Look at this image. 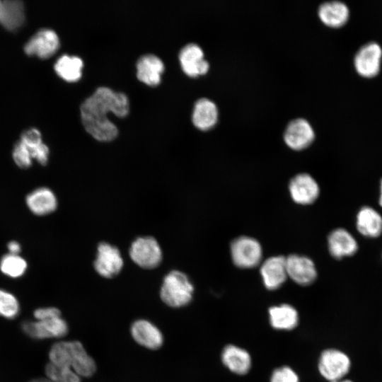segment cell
I'll use <instances>...</instances> for the list:
<instances>
[{
  "label": "cell",
  "mask_w": 382,
  "mask_h": 382,
  "mask_svg": "<svg viewBox=\"0 0 382 382\" xmlns=\"http://www.w3.org/2000/svg\"><path fill=\"white\" fill-rule=\"evenodd\" d=\"M127 96L101 86L87 98L81 105V121L86 130L96 139L108 141L117 135V128L106 116L112 112L118 117L129 112Z\"/></svg>",
  "instance_id": "obj_1"
},
{
  "label": "cell",
  "mask_w": 382,
  "mask_h": 382,
  "mask_svg": "<svg viewBox=\"0 0 382 382\" xmlns=\"http://www.w3.org/2000/svg\"><path fill=\"white\" fill-rule=\"evenodd\" d=\"M50 363L69 368L80 377H91L96 371V364L79 341H59L49 352Z\"/></svg>",
  "instance_id": "obj_2"
},
{
  "label": "cell",
  "mask_w": 382,
  "mask_h": 382,
  "mask_svg": "<svg viewBox=\"0 0 382 382\" xmlns=\"http://www.w3.org/2000/svg\"><path fill=\"white\" fill-rule=\"evenodd\" d=\"M33 316L35 320H25L21 323L23 331L31 338H60L67 334L68 325L58 308H39L34 311Z\"/></svg>",
  "instance_id": "obj_3"
},
{
  "label": "cell",
  "mask_w": 382,
  "mask_h": 382,
  "mask_svg": "<svg viewBox=\"0 0 382 382\" xmlns=\"http://www.w3.org/2000/svg\"><path fill=\"white\" fill-rule=\"evenodd\" d=\"M193 291V285L187 275L182 272L173 270L164 277L160 296L167 306L180 308L191 302Z\"/></svg>",
  "instance_id": "obj_4"
},
{
  "label": "cell",
  "mask_w": 382,
  "mask_h": 382,
  "mask_svg": "<svg viewBox=\"0 0 382 382\" xmlns=\"http://www.w3.org/2000/svg\"><path fill=\"white\" fill-rule=\"evenodd\" d=\"M351 368L349 357L342 351L334 348L323 350L318 359L320 374L330 382L344 378Z\"/></svg>",
  "instance_id": "obj_5"
},
{
  "label": "cell",
  "mask_w": 382,
  "mask_h": 382,
  "mask_svg": "<svg viewBox=\"0 0 382 382\" xmlns=\"http://www.w3.org/2000/svg\"><path fill=\"white\" fill-rule=\"evenodd\" d=\"M231 255L233 263L241 268H252L257 265L262 255V247L255 238L241 236L233 241Z\"/></svg>",
  "instance_id": "obj_6"
},
{
  "label": "cell",
  "mask_w": 382,
  "mask_h": 382,
  "mask_svg": "<svg viewBox=\"0 0 382 382\" xmlns=\"http://www.w3.org/2000/svg\"><path fill=\"white\" fill-rule=\"evenodd\" d=\"M129 255L137 265L144 269L156 267L162 258L161 248L152 237L136 239L131 245Z\"/></svg>",
  "instance_id": "obj_7"
},
{
  "label": "cell",
  "mask_w": 382,
  "mask_h": 382,
  "mask_svg": "<svg viewBox=\"0 0 382 382\" xmlns=\"http://www.w3.org/2000/svg\"><path fill=\"white\" fill-rule=\"evenodd\" d=\"M381 58L382 49L380 45L376 42H367L357 52L354 58V68L363 77H374L380 71Z\"/></svg>",
  "instance_id": "obj_8"
},
{
  "label": "cell",
  "mask_w": 382,
  "mask_h": 382,
  "mask_svg": "<svg viewBox=\"0 0 382 382\" xmlns=\"http://www.w3.org/2000/svg\"><path fill=\"white\" fill-rule=\"evenodd\" d=\"M123 266L119 250L107 243L98 246V254L94 262L96 271L102 277L112 278L117 275Z\"/></svg>",
  "instance_id": "obj_9"
},
{
  "label": "cell",
  "mask_w": 382,
  "mask_h": 382,
  "mask_svg": "<svg viewBox=\"0 0 382 382\" xmlns=\"http://www.w3.org/2000/svg\"><path fill=\"white\" fill-rule=\"evenodd\" d=\"M287 276L295 283L307 286L317 277V271L312 260L306 256L291 255L286 257Z\"/></svg>",
  "instance_id": "obj_10"
},
{
  "label": "cell",
  "mask_w": 382,
  "mask_h": 382,
  "mask_svg": "<svg viewBox=\"0 0 382 382\" xmlns=\"http://www.w3.org/2000/svg\"><path fill=\"white\" fill-rule=\"evenodd\" d=\"M59 46L57 33L49 29L42 30L33 35L24 47L28 55L46 59L52 56Z\"/></svg>",
  "instance_id": "obj_11"
},
{
  "label": "cell",
  "mask_w": 382,
  "mask_h": 382,
  "mask_svg": "<svg viewBox=\"0 0 382 382\" xmlns=\"http://www.w3.org/2000/svg\"><path fill=\"white\" fill-rule=\"evenodd\" d=\"M289 190L292 199L300 204L313 203L320 192L317 182L306 173L294 176L289 183Z\"/></svg>",
  "instance_id": "obj_12"
},
{
  "label": "cell",
  "mask_w": 382,
  "mask_h": 382,
  "mask_svg": "<svg viewBox=\"0 0 382 382\" xmlns=\"http://www.w3.org/2000/svg\"><path fill=\"white\" fill-rule=\"evenodd\" d=\"M315 134L309 122L303 118L292 120L287 125L284 139L286 145L294 150L308 147L313 141Z\"/></svg>",
  "instance_id": "obj_13"
},
{
  "label": "cell",
  "mask_w": 382,
  "mask_h": 382,
  "mask_svg": "<svg viewBox=\"0 0 382 382\" xmlns=\"http://www.w3.org/2000/svg\"><path fill=\"white\" fill-rule=\"evenodd\" d=\"M179 59L183 71L190 77L205 74L209 68L208 62L204 58L202 50L194 43L183 47Z\"/></svg>",
  "instance_id": "obj_14"
},
{
  "label": "cell",
  "mask_w": 382,
  "mask_h": 382,
  "mask_svg": "<svg viewBox=\"0 0 382 382\" xmlns=\"http://www.w3.org/2000/svg\"><path fill=\"white\" fill-rule=\"evenodd\" d=\"M260 274L266 289L269 290L279 289L288 277L286 257L272 256L267 258L261 265Z\"/></svg>",
  "instance_id": "obj_15"
},
{
  "label": "cell",
  "mask_w": 382,
  "mask_h": 382,
  "mask_svg": "<svg viewBox=\"0 0 382 382\" xmlns=\"http://www.w3.org/2000/svg\"><path fill=\"white\" fill-rule=\"evenodd\" d=\"M221 359L226 369L237 375H245L251 369L252 359L249 352L235 345H227L224 347Z\"/></svg>",
  "instance_id": "obj_16"
},
{
  "label": "cell",
  "mask_w": 382,
  "mask_h": 382,
  "mask_svg": "<svg viewBox=\"0 0 382 382\" xmlns=\"http://www.w3.org/2000/svg\"><path fill=\"white\" fill-rule=\"evenodd\" d=\"M28 209L35 215L45 216L57 208V199L54 192L47 187H39L30 192L25 197Z\"/></svg>",
  "instance_id": "obj_17"
},
{
  "label": "cell",
  "mask_w": 382,
  "mask_h": 382,
  "mask_svg": "<svg viewBox=\"0 0 382 382\" xmlns=\"http://www.w3.org/2000/svg\"><path fill=\"white\" fill-rule=\"evenodd\" d=\"M133 339L141 346L149 349H158L163 343V337L160 330L149 320L139 319L131 326Z\"/></svg>",
  "instance_id": "obj_18"
},
{
  "label": "cell",
  "mask_w": 382,
  "mask_h": 382,
  "mask_svg": "<svg viewBox=\"0 0 382 382\" xmlns=\"http://www.w3.org/2000/svg\"><path fill=\"white\" fill-rule=\"evenodd\" d=\"M328 244L330 253L337 259L352 256L358 250L354 237L342 228H336L329 234Z\"/></svg>",
  "instance_id": "obj_19"
},
{
  "label": "cell",
  "mask_w": 382,
  "mask_h": 382,
  "mask_svg": "<svg viewBox=\"0 0 382 382\" xmlns=\"http://www.w3.org/2000/svg\"><path fill=\"white\" fill-rule=\"evenodd\" d=\"M271 326L277 330H291L299 324L297 310L290 304L282 303L271 306L268 310Z\"/></svg>",
  "instance_id": "obj_20"
},
{
  "label": "cell",
  "mask_w": 382,
  "mask_h": 382,
  "mask_svg": "<svg viewBox=\"0 0 382 382\" xmlns=\"http://www.w3.org/2000/svg\"><path fill=\"white\" fill-rule=\"evenodd\" d=\"M163 70V62L154 54L143 55L137 63V78L149 86H156L160 83Z\"/></svg>",
  "instance_id": "obj_21"
},
{
  "label": "cell",
  "mask_w": 382,
  "mask_h": 382,
  "mask_svg": "<svg viewBox=\"0 0 382 382\" xmlns=\"http://www.w3.org/2000/svg\"><path fill=\"white\" fill-rule=\"evenodd\" d=\"M356 226L362 236L377 238L382 233V216L375 209L363 207L357 213Z\"/></svg>",
  "instance_id": "obj_22"
},
{
  "label": "cell",
  "mask_w": 382,
  "mask_h": 382,
  "mask_svg": "<svg viewBox=\"0 0 382 382\" xmlns=\"http://www.w3.org/2000/svg\"><path fill=\"white\" fill-rule=\"evenodd\" d=\"M321 21L332 28H339L346 23L349 11L347 6L339 1H331L322 4L318 8Z\"/></svg>",
  "instance_id": "obj_23"
},
{
  "label": "cell",
  "mask_w": 382,
  "mask_h": 382,
  "mask_svg": "<svg viewBox=\"0 0 382 382\" xmlns=\"http://www.w3.org/2000/svg\"><path fill=\"white\" fill-rule=\"evenodd\" d=\"M218 119V110L214 102L203 98L195 104L192 120L194 125L201 130L213 127Z\"/></svg>",
  "instance_id": "obj_24"
},
{
  "label": "cell",
  "mask_w": 382,
  "mask_h": 382,
  "mask_svg": "<svg viewBox=\"0 0 382 382\" xmlns=\"http://www.w3.org/2000/svg\"><path fill=\"white\" fill-rule=\"evenodd\" d=\"M24 7L20 1H1L0 23L8 30L19 28L24 22Z\"/></svg>",
  "instance_id": "obj_25"
},
{
  "label": "cell",
  "mask_w": 382,
  "mask_h": 382,
  "mask_svg": "<svg viewBox=\"0 0 382 382\" xmlns=\"http://www.w3.org/2000/svg\"><path fill=\"white\" fill-rule=\"evenodd\" d=\"M82 67L83 61L80 57L63 55L57 61L54 69L61 78L73 82L81 78Z\"/></svg>",
  "instance_id": "obj_26"
},
{
  "label": "cell",
  "mask_w": 382,
  "mask_h": 382,
  "mask_svg": "<svg viewBox=\"0 0 382 382\" xmlns=\"http://www.w3.org/2000/svg\"><path fill=\"white\" fill-rule=\"evenodd\" d=\"M27 261L19 255L7 253L0 260V270L6 276L11 278H19L26 272Z\"/></svg>",
  "instance_id": "obj_27"
},
{
  "label": "cell",
  "mask_w": 382,
  "mask_h": 382,
  "mask_svg": "<svg viewBox=\"0 0 382 382\" xmlns=\"http://www.w3.org/2000/svg\"><path fill=\"white\" fill-rule=\"evenodd\" d=\"M46 378L52 382H81V377L73 370L47 363L45 369Z\"/></svg>",
  "instance_id": "obj_28"
},
{
  "label": "cell",
  "mask_w": 382,
  "mask_h": 382,
  "mask_svg": "<svg viewBox=\"0 0 382 382\" xmlns=\"http://www.w3.org/2000/svg\"><path fill=\"white\" fill-rule=\"evenodd\" d=\"M20 311L16 297L11 293L0 289V316L8 319L16 318Z\"/></svg>",
  "instance_id": "obj_29"
},
{
  "label": "cell",
  "mask_w": 382,
  "mask_h": 382,
  "mask_svg": "<svg viewBox=\"0 0 382 382\" xmlns=\"http://www.w3.org/2000/svg\"><path fill=\"white\" fill-rule=\"evenodd\" d=\"M12 156L15 163L21 168H28L33 163V158L25 145L19 140L13 149Z\"/></svg>",
  "instance_id": "obj_30"
},
{
  "label": "cell",
  "mask_w": 382,
  "mask_h": 382,
  "mask_svg": "<svg viewBox=\"0 0 382 382\" xmlns=\"http://www.w3.org/2000/svg\"><path fill=\"white\" fill-rule=\"evenodd\" d=\"M270 382H299V377L290 366H282L273 370Z\"/></svg>",
  "instance_id": "obj_31"
},
{
  "label": "cell",
  "mask_w": 382,
  "mask_h": 382,
  "mask_svg": "<svg viewBox=\"0 0 382 382\" xmlns=\"http://www.w3.org/2000/svg\"><path fill=\"white\" fill-rule=\"evenodd\" d=\"M7 249L8 253L19 255V253L21 251V245L18 241H11L8 243Z\"/></svg>",
  "instance_id": "obj_32"
},
{
  "label": "cell",
  "mask_w": 382,
  "mask_h": 382,
  "mask_svg": "<svg viewBox=\"0 0 382 382\" xmlns=\"http://www.w3.org/2000/svg\"><path fill=\"white\" fill-rule=\"evenodd\" d=\"M29 382H52L47 378H37L30 381Z\"/></svg>",
  "instance_id": "obj_33"
},
{
  "label": "cell",
  "mask_w": 382,
  "mask_h": 382,
  "mask_svg": "<svg viewBox=\"0 0 382 382\" xmlns=\"http://www.w3.org/2000/svg\"><path fill=\"white\" fill-rule=\"evenodd\" d=\"M379 204L382 207V180H381V184H380Z\"/></svg>",
  "instance_id": "obj_34"
},
{
  "label": "cell",
  "mask_w": 382,
  "mask_h": 382,
  "mask_svg": "<svg viewBox=\"0 0 382 382\" xmlns=\"http://www.w3.org/2000/svg\"><path fill=\"white\" fill-rule=\"evenodd\" d=\"M332 382H353L350 380H348V379H340V380H338V381H332Z\"/></svg>",
  "instance_id": "obj_35"
},
{
  "label": "cell",
  "mask_w": 382,
  "mask_h": 382,
  "mask_svg": "<svg viewBox=\"0 0 382 382\" xmlns=\"http://www.w3.org/2000/svg\"><path fill=\"white\" fill-rule=\"evenodd\" d=\"M1 1H0V15H1Z\"/></svg>",
  "instance_id": "obj_36"
}]
</instances>
